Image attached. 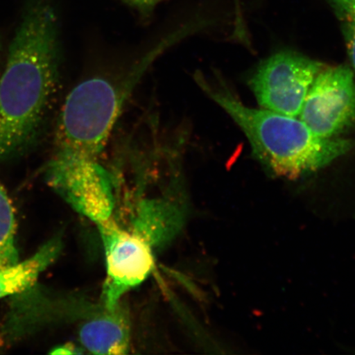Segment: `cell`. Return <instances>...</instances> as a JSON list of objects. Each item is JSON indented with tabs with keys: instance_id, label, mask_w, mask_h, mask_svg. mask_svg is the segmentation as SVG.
I'll return each instance as SVG.
<instances>
[{
	"instance_id": "obj_1",
	"label": "cell",
	"mask_w": 355,
	"mask_h": 355,
	"mask_svg": "<svg viewBox=\"0 0 355 355\" xmlns=\"http://www.w3.org/2000/svg\"><path fill=\"white\" fill-rule=\"evenodd\" d=\"M60 19L55 0H25L0 78V162L37 144L60 83Z\"/></svg>"
},
{
	"instance_id": "obj_2",
	"label": "cell",
	"mask_w": 355,
	"mask_h": 355,
	"mask_svg": "<svg viewBox=\"0 0 355 355\" xmlns=\"http://www.w3.org/2000/svg\"><path fill=\"white\" fill-rule=\"evenodd\" d=\"M178 42L171 33L130 63L93 75L71 91L58 118L52 153L44 168L49 186L110 175L103 158L124 106L150 66Z\"/></svg>"
},
{
	"instance_id": "obj_3",
	"label": "cell",
	"mask_w": 355,
	"mask_h": 355,
	"mask_svg": "<svg viewBox=\"0 0 355 355\" xmlns=\"http://www.w3.org/2000/svg\"><path fill=\"white\" fill-rule=\"evenodd\" d=\"M194 80L241 128L252 154L270 175L297 180L330 165L352 148V141L314 135L300 119L248 107L218 77L198 71Z\"/></svg>"
},
{
	"instance_id": "obj_4",
	"label": "cell",
	"mask_w": 355,
	"mask_h": 355,
	"mask_svg": "<svg viewBox=\"0 0 355 355\" xmlns=\"http://www.w3.org/2000/svg\"><path fill=\"white\" fill-rule=\"evenodd\" d=\"M321 62L294 51H282L261 63L250 78V88L261 108L299 116Z\"/></svg>"
},
{
	"instance_id": "obj_5",
	"label": "cell",
	"mask_w": 355,
	"mask_h": 355,
	"mask_svg": "<svg viewBox=\"0 0 355 355\" xmlns=\"http://www.w3.org/2000/svg\"><path fill=\"white\" fill-rule=\"evenodd\" d=\"M300 119L314 135L335 139L355 121V74L345 65L324 66L315 78Z\"/></svg>"
},
{
	"instance_id": "obj_6",
	"label": "cell",
	"mask_w": 355,
	"mask_h": 355,
	"mask_svg": "<svg viewBox=\"0 0 355 355\" xmlns=\"http://www.w3.org/2000/svg\"><path fill=\"white\" fill-rule=\"evenodd\" d=\"M106 261L105 307L114 308L131 288L149 277L154 266L153 248L133 233L109 219L98 225Z\"/></svg>"
},
{
	"instance_id": "obj_7",
	"label": "cell",
	"mask_w": 355,
	"mask_h": 355,
	"mask_svg": "<svg viewBox=\"0 0 355 355\" xmlns=\"http://www.w3.org/2000/svg\"><path fill=\"white\" fill-rule=\"evenodd\" d=\"M184 223L183 211L171 199L146 198L137 207L132 233L150 248H158L173 241Z\"/></svg>"
},
{
	"instance_id": "obj_8",
	"label": "cell",
	"mask_w": 355,
	"mask_h": 355,
	"mask_svg": "<svg viewBox=\"0 0 355 355\" xmlns=\"http://www.w3.org/2000/svg\"><path fill=\"white\" fill-rule=\"evenodd\" d=\"M84 349L96 354H124L130 349L127 317L119 305L106 308L86 318L79 331Z\"/></svg>"
},
{
	"instance_id": "obj_9",
	"label": "cell",
	"mask_w": 355,
	"mask_h": 355,
	"mask_svg": "<svg viewBox=\"0 0 355 355\" xmlns=\"http://www.w3.org/2000/svg\"><path fill=\"white\" fill-rule=\"evenodd\" d=\"M63 248L60 235L51 238L29 259L0 270V299L32 288L41 274L55 263Z\"/></svg>"
},
{
	"instance_id": "obj_10",
	"label": "cell",
	"mask_w": 355,
	"mask_h": 355,
	"mask_svg": "<svg viewBox=\"0 0 355 355\" xmlns=\"http://www.w3.org/2000/svg\"><path fill=\"white\" fill-rule=\"evenodd\" d=\"M16 232L15 208L6 189L0 184V270L19 261Z\"/></svg>"
},
{
	"instance_id": "obj_11",
	"label": "cell",
	"mask_w": 355,
	"mask_h": 355,
	"mask_svg": "<svg viewBox=\"0 0 355 355\" xmlns=\"http://www.w3.org/2000/svg\"><path fill=\"white\" fill-rule=\"evenodd\" d=\"M343 24L346 48L355 74V15L344 21Z\"/></svg>"
},
{
	"instance_id": "obj_12",
	"label": "cell",
	"mask_w": 355,
	"mask_h": 355,
	"mask_svg": "<svg viewBox=\"0 0 355 355\" xmlns=\"http://www.w3.org/2000/svg\"><path fill=\"white\" fill-rule=\"evenodd\" d=\"M121 1L146 19L152 15L155 7L164 0H121Z\"/></svg>"
},
{
	"instance_id": "obj_13",
	"label": "cell",
	"mask_w": 355,
	"mask_h": 355,
	"mask_svg": "<svg viewBox=\"0 0 355 355\" xmlns=\"http://www.w3.org/2000/svg\"><path fill=\"white\" fill-rule=\"evenodd\" d=\"M331 3L341 21L355 15V0H331Z\"/></svg>"
},
{
	"instance_id": "obj_14",
	"label": "cell",
	"mask_w": 355,
	"mask_h": 355,
	"mask_svg": "<svg viewBox=\"0 0 355 355\" xmlns=\"http://www.w3.org/2000/svg\"><path fill=\"white\" fill-rule=\"evenodd\" d=\"M83 353L79 348L72 344H65L52 350L53 354H78Z\"/></svg>"
}]
</instances>
